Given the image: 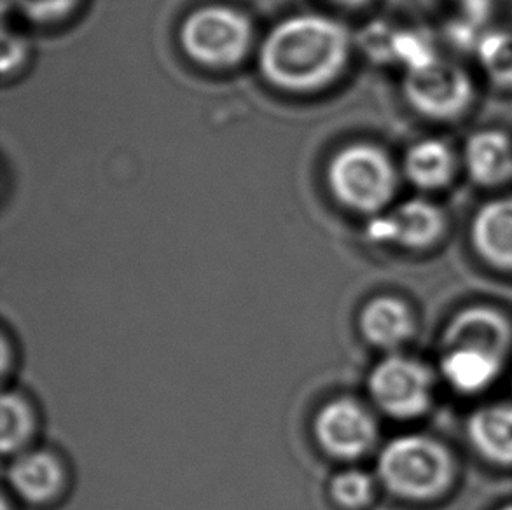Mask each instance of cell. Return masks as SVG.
<instances>
[{
  "label": "cell",
  "instance_id": "6da1fadb",
  "mask_svg": "<svg viewBox=\"0 0 512 510\" xmlns=\"http://www.w3.org/2000/svg\"><path fill=\"white\" fill-rule=\"evenodd\" d=\"M350 56V34L322 14H298L278 23L259 51V69L273 86L315 91L340 76Z\"/></svg>",
  "mask_w": 512,
  "mask_h": 510
},
{
  "label": "cell",
  "instance_id": "7a4b0ae2",
  "mask_svg": "<svg viewBox=\"0 0 512 510\" xmlns=\"http://www.w3.org/2000/svg\"><path fill=\"white\" fill-rule=\"evenodd\" d=\"M453 477L450 449L429 435H399L381 448L378 479L390 495L401 500H436L448 491Z\"/></svg>",
  "mask_w": 512,
  "mask_h": 510
},
{
  "label": "cell",
  "instance_id": "3957f363",
  "mask_svg": "<svg viewBox=\"0 0 512 510\" xmlns=\"http://www.w3.org/2000/svg\"><path fill=\"white\" fill-rule=\"evenodd\" d=\"M327 182L341 205L374 217L392 207L399 170L383 147L362 142L334 156L327 168Z\"/></svg>",
  "mask_w": 512,
  "mask_h": 510
},
{
  "label": "cell",
  "instance_id": "277c9868",
  "mask_svg": "<svg viewBox=\"0 0 512 510\" xmlns=\"http://www.w3.org/2000/svg\"><path fill=\"white\" fill-rule=\"evenodd\" d=\"M402 93L411 111L437 125L458 123L474 109L478 98L471 72L441 56L406 70Z\"/></svg>",
  "mask_w": 512,
  "mask_h": 510
},
{
  "label": "cell",
  "instance_id": "5b68a950",
  "mask_svg": "<svg viewBox=\"0 0 512 510\" xmlns=\"http://www.w3.org/2000/svg\"><path fill=\"white\" fill-rule=\"evenodd\" d=\"M180 42L194 62L215 69L233 67L249 53L252 27L233 7H201L187 16Z\"/></svg>",
  "mask_w": 512,
  "mask_h": 510
},
{
  "label": "cell",
  "instance_id": "8992f818",
  "mask_svg": "<svg viewBox=\"0 0 512 510\" xmlns=\"http://www.w3.org/2000/svg\"><path fill=\"white\" fill-rule=\"evenodd\" d=\"M367 392L388 418L415 420L432 406L434 374L422 360L390 353L369 373Z\"/></svg>",
  "mask_w": 512,
  "mask_h": 510
},
{
  "label": "cell",
  "instance_id": "52a82bcc",
  "mask_svg": "<svg viewBox=\"0 0 512 510\" xmlns=\"http://www.w3.org/2000/svg\"><path fill=\"white\" fill-rule=\"evenodd\" d=\"M450 217L441 203L415 196L374 215L367 224V238L401 249H434L448 233Z\"/></svg>",
  "mask_w": 512,
  "mask_h": 510
},
{
  "label": "cell",
  "instance_id": "ba28073f",
  "mask_svg": "<svg viewBox=\"0 0 512 510\" xmlns=\"http://www.w3.org/2000/svg\"><path fill=\"white\" fill-rule=\"evenodd\" d=\"M313 435L320 449L341 462H353L367 455L378 439L374 414L350 397L329 400L313 420Z\"/></svg>",
  "mask_w": 512,
  "mask_h": 510
},
{
  "label": "cell",
  "instance_id": "9c48e42d",
  "mask_svg": "<svg viewBox=\"0 0 512 510\" xmlns=\"http://www.w3.org/2000/svg\"><path fill=\"white\" fill-rule=\"evenodd\" d=\"M471 348L507 360L512 352V324L488 304H471L451 317L441 336V350Z\"/></svg>",
  "mask_w": 512,
  "mask_h": 510
},
{
  "label": "cell",
  "instance_id": "30bf717a",
  "mask_svg": "<svg viewBox=\"0 0 512 510\" xmlns=\"http://www.w3.org/2000/svg\"><path fill=\"white\" fill-rule=\"evenodd\" d=\"M462 172L472 186L500 191L512 184V133L504 128H479L465 138Z\"/></svg>",
  "mask_w": 512,
  "mask_h": 510
},
{
  "label": "cell",
  "instance_id": "8fae6325",
  "mask_svg": "<svg viewBox=\"0 0 512 510\" xmlns=\"http://www.w3.org/2000/svg\"><path fill=\"white\" fill-rule=\"evenodd\" d=\"M469 242L479 261L512 273V194H500L479 205L469 222Z\"/></svg>",
  "mask_w": 512,
  "mask_h": 510
},
{
  "label": "cell",
  "instance_id": "7c38bea8",
  "mask_svg": "<svg viewBox=\"0 0 512 510\" xmlns=\"http://www.w3.org/2000/svg\"><path fill=\"white\" fill-rule=\"evenodd\" d=\"M460 170V154L443 138L418 140L409 145L402 159L404 179L420 193H441L450 189Z\"/></svg>",
  "mask_w": 512,
  "mask_h": 510
},
{
  "label": "cell",
  "instance_id": "4fadbf2b",
  "mask_svg": "<svg viewBox=\"0 0 512 510\" xmlns=\"http://www.w3.org/2000/svg\"><path fill=\"white\" fill-rule=\"evenodd\" d=\"M7 479L14 493L28 504L44 505L55 502L67 484V472L58 456L27 449L13 456Z\"/></svg>",
  "mask_w": 512,
  "mask_h": 510
},
{
  "label": "cell",
  "instance_id": "5bb4252c",
  "mask_svg": "<svg viewBox=\"0 0 512 510\" xmlns=\"http://www.w3.org/2000/svg\"><path fill=\"white\" fill-rule=\"evenodd\" d=\"M359 329L369 345L395 353L415 336V315L401 297H373L360 311Z\"/></svg>",
  "mask_w": 512,
  "mask_h": 510
},
{
  "label": "cell",
  "instance_id": "9a60e30c",
  "mask_svg": "<svg viewBox=\"0 0 512 510\" xmlns=\"http://www.w3.org/2000/svg\"><path fill=\"white\" fill-rule=\"evenodd\" d=\"M467 437L486 462L512 467V402L499 400L481 406L467 420Z\"/></svg>",
  "mask_w": 512,
  "mask_h": 510
},
{
  "label": "cell",
  "instance_id": "2e32d148",
  "mask_svg": "<svg viewBox=\"0 0 512 510\" xmlns=\"http://www.w3.org/2000/svg\"><path fill=\"white\" fill-rule=\"evenodd\" d=\"M507 360L471 348L441 350L439 371L443 380L458 393L476 395L499 380Z\"/></svg>",
  "mask_w": 512,
  "mask_h": 510
},
{
  "label": "cell",
  "instance_id": "e0dca14e",
  "mask_svg": "<svg viewBox=\"0 0 512 510\" xmlns=\"http://www.w3.org/2000/svg\"><path fill=\"white\" fill-rule=\"evenodd\" d=\"M37 420L34 407L21 393L6 392L2 397V453L16 456L27 451L34 439Z\"/></svg>",
  "mask_w": 512,
  "mask_h": 510
},
{
  "label": "cell",
  "instance_id": "ac0fdd59",
  "mask_svg": "<svg viewBox=\"0 0 512 510\" xmlns=\"http://www.w3.org/2000/svg\"><path fill=\"white\" fill-rule=\"evenodd\" d=\"M476 58L490 83L502 90H512V32L490 30L478 37Z\"/></svg>",
  "mask_w": 512,
  "mask_h": 510
},
{
  "label": "cell",
  "instance_id": "d6986e66",
  "mask_svg": "<svg viewBox=\"0 0 512 510\" xmlns=\"http://www.w3.org/2000/svg\"><path fill=\"white\" fill-rule=\"evenodd\" d=\"M329 493L341 509L362 510L373 502L376 484L364 470L346 469L333 477Z\"/></svg>",
  "mask_w": 512,
  "mask_h": 510
},
{
  "label": "cell",
  "instance_id": "ffe728a7",
  "mask_svg": "<svg viewBox=\"0 0 512 510\" xmlns=\"http://www.w3.org/2000/svg\"><path fill=\"white\" fill-rule=\"evenodd\" d=\"M13 4L30 20L53 23L69 16L79 0H13Z\"/></svg>",
  "mask_w": 512,
  "mask_h": 510
},
{
  "label": "cell",
  "instance_id": "44dd1931",
  "mask_svg": "<svg viewBox=\"0 0 512 510\" xmlns=\"http://www.w3.org/2000/svg\"><path fill=\"white\" fill-rule=\"evenodd\" d=\"M455 2L469 20L478 23L492 13L493 7L499 0H455Z\"/></svg>",
  "mask_w": 512,
  "mask_h": 510
},
{
  "label": "cell",
  "instance_id": "7402d4cb",
  "mask_svg": "<svg viewBox=\"0 0 512 510\" xmlns=\"http://www.w3.org/2000/svg\"><path fill=\"white\" fill-rule=\"evenodd\" d=\"M9 56H13V60L9 62V65H7L4 70L18 67V63L21 62V58L25 56V48H23V44H21L20 39H16V35H14V37H6V39H4V58H2V62L9 60Z\"/></svg>",
  "mask_w": 512,
  "mask_h": 510
},
{
  "label": "cell",
  "instance_id": "603a6c76",
  "mask_svg": "<svg viewBox=\"0 0 512 510\" xmlns=\"http://www.w3.org/2000/svg\"><path fill=\"white\" fill-rule=\"evenodd\" d=\"M334 2H338V4L345 7H362L369 4L371 0H334Z\"/></svg>",
  "mask_w": 512,
  "mask_h": 510
},
{
  "label": "cell",
  "instance_id": "cb8c5ba5",
  "mask_svg": "<svg viewBox=\"0 0 512 510\" xmlns=\"http://www.w3.org/2000/svg\"><path fill=\"white\" fill-rule=\"evenodd\" d=\"M499 510H512V504L506 505V507H502V509Z\"/></svg>",
  "mask_w": 512,
  "mask_h": 510
}]
</instances>
